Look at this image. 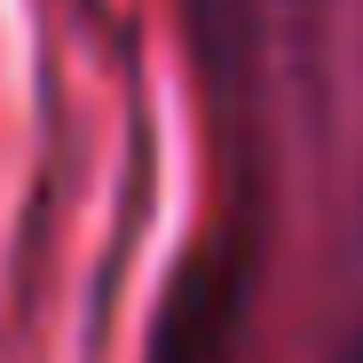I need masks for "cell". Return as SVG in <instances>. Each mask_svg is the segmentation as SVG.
Segmentation results:
<instances>
[{
	"label": "cell",
	"instance_id": "obj_1",
	"mask_svg": "<svg viewBox=\"0 0 363 363\" xmlns=\"http://www.w3.org/2000/svg\"><path fill=\"white\" fill-rule=\"evenodd\" d=\"M340 363H363V332H355V340H347V347H340Z\"/></svg>",
	"mask_w": 363,
	"mask_h": 363
}]
</instances>
